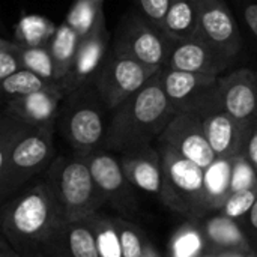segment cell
<instances>
[{
	"label": "cell",
	"instance_id": "obj_1",
	"mask_svg": "<svg viewBox=\"0 0 257 257\" xmlns=\"http://www.w3.org/2000/svg\"><path fill=\"white\" fill-rule=\"evenodd\" d=\"M66 218L41 178L0 205V230L20 257H65Z\"/></svg>",
	"mask_w": 257,
	"mask_h": 257
},
{
	"label": "cell",
	"instance_id": "obj_2",
	"mask_svg": "<svg viewBox=\"0 0 257 257\" xmlns=\"http://www.w3.org/2000/svg\"><path fill=\"white\" fill-rule=\"evenodd\" d=\"M175 116L157 72L139 92L110 113L105 149L122 155L154 145Z\"/></svg>",
	"mask_w": 257,
	"mask_h": 257
},
{
	"label": "cell",
	"instance_id": "obj_3",
	"mask_svg": "<svg viewBox=\"0 0 257 257\" xmlns=\"http://www.w3.org/2000/svg\"><path fill=\"white\" fill-rule=\"evenodd\" d=\"M110 113L93 86L80 87L62 99L56 130L72 155L86 158L95 151L105 149Z\"/></svg>",
	"mask_w": 257,
	"mask_h": 257
},
{
	"label": "cell",
	"instance_id": "obj_4",
	"mask_svg": "<svg viewBox=\"0 0 257 257\" xmlns=\"http://www.w3.org/2000/svg\"><path fill=\"white\" fill-rule=\"evenodd\" d=\"M56 126L24 125L14 139L0 173V205L45 173L56 157Z\"/></svg>",
	"mask_w": 257,
	"mask_h": 257
},
{
	"label": "cell",
	"instance_id": "obj_5",
	"mask_svg": "<svg viewBox=\"0 0 257 257\" xmlns=\"http://www.w3.org/2000/svg\"><path fill=\"white\" fill-rule=\"evenodd\" d=\"M42 179L53 193L66 221L84 220L105 206L87 163L81 157H54Z\"/></svg>",
	"mask_w": 257,
	"mask_h": 257
},
{
	"label": "cell",
	"instance_id": "obj_6",
	"mask_svg": "<svg viewBox=\"0 0 257 257\" xmlns=\"http://www.w3.org/2000/svg\"><path fill=\"white\" fill-rule=\"evenodd\" d=\"M161 157V193L160 200L170 211L185 220H203L208 217L205 206L203 169L184 158L170 146L158 143Z\"/></svg>",
	"mask_w": 257,
	"mask_h": 257
},
{
	"label": "cell",
	"instance_id": "obj_7",
	"mask_svg": "<svg viewBox=\"0 0 257 257\" xmlns=\"http://www.w3.org/2000/svg\"><path fill=\"white\" fill-rule=\"evenodd\" d=\"M173 42L160 27L137 11L128 12L119 23L111 48L155 69L166 66Z\"/></svg>",
	"mask_w": 257,
	"mask_h": 257
},
{
	"label": "cell",
	"instance_id": "obj_8",
	"mask_svg": "<svg viewBox=\"0 0 257 257\" xmlns=\"http://www.w3.org/2000/svg\"><path fill=\"white\" fill-rule=\"evenodd\" d=\"M160 69L110 48L108 56L93 83L105 107L113 111L123 101L139 92Z\"/></svg>",
	"mask_w": 257,
	"mask_h": 257
},
{
	"label": "cell",
	"instance_id": "obj_9",
	"mask_svg": "<svg viewBox=\"0 0 257 257\" xmlns=\"http://www.w3.org/2000/svg\"><path fill=\"white\" fill-rule=\"evenodd\" d=\"M84 160L96 188L105 200V206H110L122 218L134 220L139 214V199L136 188L122 170L119 157L101 149L89 154Z\"/></svg>",
	"mask_w": 257,
	"mask_h": 257
},
{
	"label": "cell",
	"instance_id": "obj_10",
	"mask_svg": "<svg viewBox=\"0 0 257 257\" xmlns=\"http://www.w3.org/2000/svg\"><path fill=\"white\" fill-rule=\"evenodd\" d=\"M187 111H193L200 119L205 136L217 158H232L244 151L250 133L223 108L215 87Z\"/></svg>",
	"mask_w": 257,
	"mask_h": 257
},
{
	"label": "cell",
	"instance_id": "obj_11",
	"mask_svg": "<svg viewBox=\"0 0 257 257\" xmlns=\"http://www.w3.org/2000/svg\"><path fill=\"white\" fill-rule=\"evenodd\" d=\"M196 36L232 63L238 60L244 48V38L238 20L226 0H199Z\"/></svg>",
	"mask_w": 257,
	"mask_h": 257
},
{
	"label": "cell",
	"instance_id": "obj_12",
	"mask_svg": "<svg viewBox=\"0 0 257 257\" xmlns=\"http://www.w3.org/2000/svg\"><path fill=\"white\" fill-rule=\"evenodd\" d=\"M111 48V36L105 26V17L101 18L95 27L78 41V47L74 56V62L66 77L59 83L66 93L93 86L107 56Z\"/></svg>",
	"mask_w": 257,
	"mask_h": 257
},
{
	"label": "cell",
	"instance_id": "obj_13",
	"mask_svg": "<svg viewBox=\"0 0 257 257\" xmlns=\"http://www.w3.org/2000/svg\"><path fill=\"white\" fill-rule=\"evenodd\" d=\"M223 108L247 131L257 123V71L238 68L218 77L215 86Z\"/></svg>",
	"mask_w": 257,
	"mask_h": 257
},
{
	"label": "cell",
	"instance_id": "obj_14",
	"mask_svg": "<svg viewBox=\"0 0 257 257\" xmlns=\"http://www.w3.org/2000/svg\"><path fill=\"white\" fill-rule=\"evenodd\" d=\"M157 142L170 146L179 155L193 161L203 170L217 158L205 136L200 119L193 111L178 113Z\"/></svg>",
	"mask_w": 257,
	"mask_h": 257
},
{
	"label": "cell",
	"instance_id": "obj_15",
	"mask_svg": "<svg viewBox=\"0 0 257 257\" xmlns=\"http://www.w3.org/2000/svg\"><path fill=\"white\" fill-rule=\"evenodd\" d=\"M223 54L206 44L199 36L175 41L164 68L220 77L232 68Z\"/></svg>",
	"mask_w": 257,
	"mask_h": 257
},
{
	"label": "cell",
	"instance_id": "obj_16",
	"mask_svg": "<svg viewBox=\"0 0 257 257\" xmlns=\"http://www.w3.org/2000/svg\"><path fill=\"white\" fill-rule=\"evenodd\" d=\"M65 92L59 83H51L47 87L6 101L5 113L30 126H56L60 102Z\"/></svg>",
	"mask_w": 257,
	"mask_h": 257
},
{
	"label": "cell",
	"instance_id": "obj_17",
	"mask_svg": "<svg viewBox=\"0 0 257 257\" xmlns=\"http://www.w3.org/2000/svg\"><path fill=\"white\" fill-rule=\"evenodd\" d=\"M158 77L164 95L176 114L190 110L203 95L215 87L218 80L215 75L185 72L170 68H161Z\"/></svg>",
	"mask_w": 257,
	"mask_h": 257
},
{
	"label": "cell",
	"instance_id": "obj_18",
	"mask_svg": "<svg viewBox=\"0 0 257 257\" xmlns=\"http://www.w3.org/2000/svg\"><path fill=\"white\" fill-rule=\"evenodd\" d=\"M119 161L126 179L136 190L160 197L161 157L155 145L122 154L119 155Z\"/></svg>",
	"mask_w": 257,
	"mask_h": 257
},
{
	"label": "cell",
	"instance_id": "obj_19",
	"mask_svg": "<svg viewBox=\"0 0 257 257\" xmlns=\"http://www.w3.org/2000/svg\"><path fill=\"white\" fill-rule=\"evenodd\" d=\"M200 226L211 251H256L244 227L236 220L217 214L200 220Z\"/></svg>",
	"mask_w": 257,
	"mask_h": 257
},
{
	"label": "cell",
	"instance_id": "obj_20",
	"mask_svg": "<svg viewBox=\"0 0 257 257\" xmlns=\"http://www.w3.org/2000/svg\"><path fill=\"white\" fill-rule=\"evenodd\" d=\"M232 158H215V161L203 170L205 206L208 215L218 212L230 196Z\"/></svg>",
	"mask_w": 257,
	"mask_h": 257
},
{
	"label": "cell",
	"instance_id": "obj_21",
	"mask_svg": "<svg viewBox=\"0 0 257 257\" xmlns=\"http://www.w3.org/2000/svg\"><path fill=\"white\" fill-rule=\"evenodd\" d=\"M197 18L199 0H173L163 23V32L172 41L191 38L197 32Z\"/></svg>",
	"mask_w": 257,
	"mask_h": 257
},
{
	"label": "cell",
	"instance_id": "obj_22",
	"mask_svg": "<svg viewBox=\"0 0 257 257\" xmlns=\"http://www.w3.org/2000/svg\"><path fill=\"white\" fill-rule=\"evenodd\" d=\"M78 41H80L78 35L74 32V29L68 23L63 21L60 26H57L51 41L48 42V51L53 60L56 83H60L66 77L74 62Z\"/></svg>",
	"mask_w": 257,
	"mask_h": 257
},
{
	"label": "cell",
	"instance_id": "obj_23",
	"mask_svg": "<svg viewBox=\"0 0 257 257\" xmlns=\"http://www.w3.org/2000/svg\"><path fill=\"white\" fill-rule=\"evenodd\" d=\"M206 251L208 245L197 220H185L167 244V257H202Z\"/></svg>",
	"mask_w": 257,
	"mask_h": 257
},
{
	"label": "cell",
	"instance_id": "obj_24",
	"mask_svg": "<svg viewBox=\"0 0 257 257\" xmlns=\"http://www.w3.org/2000/svg\"><path fill=\"white\" fill-rule=\"evenodd\" d=\"M57 26L41 15H23L15 29V42L24 47H45Z\"/></svg>",
	"mask_w": 257,
	"mask_h": 257
},
{
	"label": "cell",
	"instance_id": "obj_25",
	"mask_svg": "<svg viewBox=\"0 0 257 257\" xmlns=\"http://www.w3.org/2000/svg\"><path fill=\"white\" fill-rule=\"evenodd\" d=\"M86 220L95 236L98 257H122L120 242L117 230L113 224V218L98 211L89 215Z\"/></svg>",
	"mask_w": 257,
	"mask_h": 257
},
{
	"label": "cell",
	"instance_id": "obj_26",
	"mask_svg": "<svg viewBox=\"0 0 257 257\" xmlns=\"http://www.w3.org/2000/svg\"><path fill=\"white\" fill-rule=\"evenodd\" d=\"M65 257H98L95 236L86 218L66 223Z\"/></svg>",
	"mask_w": 257,
	"mask_h": 257
},
{
	"label": "cell",
	"instance_id": "obj_27",
	"mask_svg": "<svg viewBox=\"0 0 257 257\" xmlns=\"http://www.w3.org/2000/svg\"><path fill=\"white\" fill-rule=\"evenodd\" d=\"M102 3L104 0H74L65 23L74 29L78 38H83L101 18H104Z\"/></svg>",
	"mask_w": 257,
	"mask_h": 257
},
{
	"label": "cell",
	"instance_id": "obj_28",
	"mask_svg": "<svg viewBox=\"0 0 257 257\" xmlns=\"http://www.w3.org/2000/svg\"><path fill=\"white\" fill-rule=\"evenodd\" d=\"M54 81H47L41 77H38L36 74L27 71V69H20L17 72H14L12 75L0 80V99L11 101L33 92H38L44 87H47L48 84H51Z\"/></svg>",
	"mask_w": 257,
	"mask_h": 257
},
{
	"label": "cell",
	"instance_id": "obj_29",
	"mask_svg": "<svg viewBox=\"0 0 257 257\" xmlns=\"http://www.w3.org/2000/svg\"><path fill=\"white\" fill-rule=\"evenodd\" d=\"M113 224L117 230L122 257H142L146 247L151 244L145 230L133 220L122 218L119 215L111 217Z\"/></svg>",
	"mask_w": 257,
	"mask_h": 257
},
{
	"label": "cell",
	"instance_id": "obj_30",
	"mask_svg": "<svg viewBox=\"0 0 257 257\" xmlns=\"http://www.w3.org/2000/svg\"><path fill=\"white\" fill-rule=\"evenodd\" d=\"M17 53H18L23 69H27L47 81H54V68H53V60L48 51V45L24 47V45L17 44Z\"/></svg>",
	"mask_w": 257,
	"mask_h": 257
},
{
	"label": "cell",
	"instance_id": "obj_31",
	"mask_svg": "<svg viewBox=\"0 0 257 257\" xmlns=\"http://www.w3.org/2000/svg\"><path fill=\"white\" fill-rule=\"evenodd\" d=\"M248 188H257V175L250 161L247 160L245 152L242 151L241 154L232 157L230 194Z\"/></svg>",
	"mask_w": 257,
	"mask_h": 257
},
{
	"label": "cell",
	"instance_id": "obj_32",
	"mask_svg": "<svg viewBox=\"0 0 257 257\" xmlns=\"http://www.w3.org/2000/svg\"><path fill=\"white\" fill-rule=\"evenodd\" d=\"M257 199V188H248V190H241L236 193H232L224 205L221 206L220 212L232 220H236L241 223L245 215L250 212L251 206L254 205Z\"/></svg>",
	"mask_w": 257,
	"mask_h": 257
},
{
	"label": "cell",
	"instance_id": "obj_33",
	"mask_svg": "<svg viewBox=\"0 0 257 257\" xmlns=\"http://www.w3.org/2000/svg\"><path fill=\"white\" fill-rule=\"evenodd\" d=\"M26 123L17 120L15 117L6 114L5 111L0 113V173L3 170L8 152L17 134L23 130Z\"/></svg>",
	"mask_w": 257,
	"mask_h": 257
},
{
	"label": "cell",
	"instance_id": "obj_34",
	"mask_svg": "<svg viewBox=\"0 0 257 257\" xmlns=\"http://www.w3.org/2000/svg\"><path fill=\"white\" fill-rule=\"evenodd\" d=\"M173 0H134L136 11L154 26L163 30L166 14Z\"/></svg>",
	"mask_w": 257,
	"mask_h": 257
},
{
	"label": "cell",
	"instance_id": "obj_35",
	"mask_svg": "<svg viewBox=\"0 0 257 257\" xmlns=\"http://www.w3.org/2000/svg\"><path fill=\"white\" fill-rule=\"evenodd\" d=\"M21 69V62L17 53V42L3 51H0V80L12 75L14 72Z\"/></svg>",
	"mask_w": 257,
	"mask_h": 257
},
{
	"label": "cell",
	"instance_id": "obj_36",
	"mask_svg": "<svg viewBox=\"0 0 257 257\" xmlns=\"http://www.w3.org/2000/svg\"><path fill=\"white\" fill-rule=\"evenodd\" d=\"M241 17L257 45V2L254 0H241L239 5Z\"/></svg>",
	"mask_w": 257,
	"mask_h": 257
},
{
	"label": "cell",
	"instance_id": "obj_37",
	"mask_svg": "<svg viewBox=\"0 0 257 257\" xmlns=\"http://www.w3.org/2000/svg\"><path fill=\"white\" fill-rule=\"evenodd\" d=\"M244 152H245L247 160L250 161L251 167L254 169V172H256L257 175V123L251 128V131L248 134V139H247Z\"/></svg>",
	"mask_w": 257,
	"mask_h": 257
},
{
	"label": "cell",
	"instance_id": "obj_38",
	"mask_svg": "<svg viewBox=\"0 0 257 257\" xmlns=\"http://www.w3.org/2000/svg\"><path fill=\"white\" fill-rule=\"evenodd\" d=\"M241 226L244 227V230L248 235V238L251 236L253 239H257V199L256 202H254V205L251 206L250 212L241 221Z\"/></svg>",
	"mask_w": 257,
	"mask_h": 257
},
{
	"label": "cell",
	"instance_id": "obj_39",
	"mask_svg": "<svg viewBox=\"0 0 257 257\" xmlns=\"http://www.w3.org/2000/svg\"><path fill=\"white\" fill-rule=\"evenodd\" d=\"M218 257H257V251H220Z\"/></svg>",
	"mask_w": 257,
	"mask_h": 257
},
{
	"label": "cell",
	"instance_id": "obj_40",
	"mask_svg": "<svg viewBox=\"0 0 257 257\" xmlns=\"http://www.w3.org/2000/svg\"><path fill=\"white\" fill-rule=\"evenodd\" d=\"M0 257H20L17 251H14L9 245L0 247Z\"/></svg>",
	"mask_w": 257,
	"mask_h": 257
},
{
	"label": "cell",
	"instance_id": "obj_41",
	"mask_svg": "<svg viewBox=\"0 0 257 257\" xmlns=\"http://www.w3.org/2000/svg\"><path fill=\"white\" fill-rule=\"evenodd\" d=\"M142 257H163L160 254V251L152 245V242L146 247V250H145V253H143V256Z\"/></svg>",
	"mask_w": 257,
	"mask_h": 257
},
{
	"label": "cell",
	"instance_id": "obj_42",
	"mask_svg": "<svg viewBox=\"0 0 257 257\" xmlns=\"http://www.w3.org/2000/svg\"><path fill=\"white\" fill-rule=\"evenodd\" d=\"M14 44H15V42H11V41H6V39L0 38V51H3V50H6V48H11Z\"/></svg>",
	"mask_w": 257,
	"mask_h": 257
},
{
	"label": "cell",
	"instance_id": "obj_43",
	"mask_svg": "<svg viewBox=\"0 0 257 257\" xmlns=\"http://www.w3.org/2000/svg\"><path fill=\"white\" fill-rule=\"evenodd\" d=\"M202 257H218V256H217V253H215V251H211V250H208V251H206V253H205V254H203Z\"/></svg>",
	"mask_w": 257,
	"mask_h": 257
},
{
	"label": "cell",
	"instance_id": "obj_44",
	"mask_svg": "<svg viewBox=\"0 0 257 257\" xmlns=\"http://www.w3.org/2000/svg\"><path fill=\"white\" fill-rule=\"evenodd\" d=\"M3 245H8V242H6V239L3 238V235H2V230H0V247H3Z\"/></svg>",
	"mask_w": 257,
	"mask_h": 257
},
{
	"label": "cell",
	"instance_id": "obj_45",
	"mask_svg": "<svg viewBox=\"0 0 257 257\" xmlns=\"http://www.w3.org/2000/svg\"><path fill=\"white\" fill-rule=\"evenodd\" d=\"M254 2H257V0H254Z\"/></svg>",
	"mask_w": 257,
	"mask_h": 257
}]
</instances>
